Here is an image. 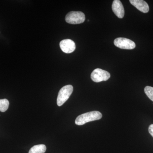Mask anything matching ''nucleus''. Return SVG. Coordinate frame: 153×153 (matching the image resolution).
Returning <instances> with one entry per match:
<instances>
[{"label": "nucleus", "instance_id": "0eeeda50", "mask_svg": "<svg viewBox=\"0 0 153 153\" xmlns=\"http://www.w3.org/2000/svg\"><path fill=\"white\" fill-rule=\"evenodd\" d=\"M112 10L115 15L119 18L122 19L125 15V10L121 2L119 0H114L113 2Z\"/></svg>", "mask_w": 153, "mask_h": 153}, {"label": "nucleus", "instance_id": "f257e3e1", "mask_svg": "<svg viewBox=\"0 0 153 153\" xmlns=\"http://www.w3.org/2000/svg\"><path fill=\"white\" fill-rule=\"evenodd\" d=\"M102 117V114L99 111H90L78 116L75 120V123L77 125H83L89 122L99 120Z\"/></svg>", "mask_w": 153, "mask_h": 153}, {"label": "nucleus", "instance_id": "f8f14e48", "mask_svg": "<svg viewBox=\"0 0 153 153\" xmlns=\"http://www.w3.org/2000/svg\"><path fill=\"white\" fill-rule=\"evenodd\" d=\"M149 131L151 135L153 137V124L151 125L149 127Z\"/></svg>", "mask_w": 153, "mask_h": 153}, {"label": "nucleus", "instance_id": "9d476101", "mask_svg": "<svg viewBox=\"0 0 153 153\" xmlns=\"http://www.w3.org/2000/svg\"><path fill=\"white\" fill-rule=\"evenodd\" d=\"M10 102L7 99H0V111L5 112L8 108Z\"/></svg>", "mask_w": 153, "mask_h": 153}, {"label": "nucleus", "instance_id": "f03ea898", "mask_svg": "<svg viewBox=\"0 0 153 153\" xmlns=\"http://www.w3.org/2000/svg\"><path fill=\"white\" fill-rule=\"evenodd\" d=\"M72 85H68L63 86L60 89L57 97V105L60 106L63 105L68 99L73 92Z\"/></svg>", "mask_w": 153, "mask_h": 153}, {"label": "nucleus", "instance_id": "7ed1b4c3", "mask_svg": "<svg viewBox=\"0 0 153 153\" xmlns=\"http://www.w3.org/2000/svg\"><path fill=\"white\" fill-rule=\"evenodd\" d=\"M65 20L67 23L72 25L81 24L85 21V14L79 11H71L66 15Z\"/></svg>", "mask_w": 153, "mask_h": 153}, {"label": "nucleus", "instance_id": "20e7f679", "mask_svg": "<svg viewBox=\"0 0 153 153\" xmlns=\"http://www.w3.org/2000/svg\"><path fill=\"white\" fill-rule=\"evenodd\" d=\"M91 79L94 82H99L102 81H106L110 77L109 72L100 68L94 69L91 75Z\"/></svg>", "mask_w": 153, "mask_h": 153}, {"label": "nucleus", "instance_id": "1a4fd4ad", "mask_svg": "<svg viewBox=\"0 0 153 153\" xmlns=\"http://www.w3.org/2000/svg\"><path fill=\"white\" fill-rule=\"evenodd\" d=\"M47 150L46 146L44 144L36 145L30 149L29 153H44Z\"/></svg>", "mask_w": 153, "mask_h": 153}, {"label": "nucleus", "instance_id": "423d86ee", "mask_svg": "<svg viewBox=\"0 0 153 153\" xmlns=\"http://www.w3.org/2000/svg\"><path fill=\"white\" fill-rule=\"evenodd\" d=\"M60 47L64 53H71L76 49L75 43L71 39H65L60 41Z\"/></svg>", "mask_w": 153, "mask_h": 153}, {"label": "nucleus", "instance_id": "9b49d317", "mask_svg": "<svg viewBox=\"0 0 153 153\" xmlns=\"http://www.w3.org/2000/svg\"><path fill=\"white\" fill-rule=\"evenodd\" d=\"M144 91L148 97L153 101V87L149 86H146L144 88Z\"/></svg>", "mask_w": 153, "mask_h": 153}, {"label": "nucleus", "instance_id": "6e6552de", "mask_svg": "<svg viewBox=\"0 0 153 153\" xmlns=\"http://www.w3.org/2000/svg\"><path fill=\"white\" fill-rule=\"evenodd\" d=\"M130 2L137 9L143 13H147L149 7L147 3L143 0H130Z\"/></svg>", "mask_w": 153, "mask_h": 153}, {"label": "nucleus", "instance_id": "39448f33", "mask_svg": "<svg viewBox=\"0 0 153 153\" xmlns=\"http://www.w3.org/2000/svg\"><path fill=\"white\" fill-rule=\"evenodd\" d=\"M114 44L116 47L121 49H133L136 47V44L134 41L124 38H118L115 39Z\"/></svg>", "mask_w": 153, "mask_h": 153}]
</instances>
